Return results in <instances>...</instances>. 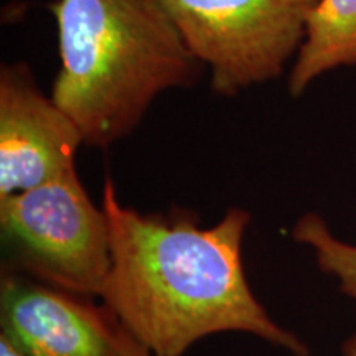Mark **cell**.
Here are the masks:
<instances>
[{
    "mask_svg": "<svg viewBox=\"0 0 356 356\" xmlns=\"http://www.w3.org/2000/svg\"><path fill=\"white\" fill-rule=\"evenodd\" d=\"M343 356H356V333L343 345Z\"/></svg>",
    "mask_w": 356,
    "mask_h": 356,
    "instance_id": "obj_10",
    "label": "cell"
},
{
    "mask_svg": "<svg viewBox=\"0 0 356 356\" xmlns=\"http://www.w3.org/2000/svg\"><path fill=\"white\" fill-rule=\"evenodd\" d=\"M0 356H29L26 351L17 345L6 333H0Z\"/></svg>",
    "mask_w": 356,
    "mask_h": 356,
    "instance_id": "obj_9",
    "label": "cell"
},
{
    "mask_svg": "<svg viewBox=\"0 0 356 356\" xmlns=\"http://www.w3.org/2000/svg\"><path fill=\"white\" fill-rule=\"evenodd\" d=\"M2 332L29 356H154L102 302L7 270Z\"/></svg>",
    "mask_w": 356,
    "mask_h": 356,
    "instance_id": "obj_5",
    "label": "cell"
},
{
    "mask_svg": "<svg viewBox=\"0 0 356 356\" xmlns=\"http://www.w3.org/2000/svg\"><path fill=\"white\" fill-rule=\"evenodd\" d=\"M318 0H162L220 96L273 81L297 56Z\"/></svg>",
    "mask_w": 356,
    "mask_h": 356,
    "instance_id": "obj_4",
    "label": "cell"
},
{
    "mask_svg": "<svg viewBox=\"0 0 356 356\" xmlns=\"http://www.w3.org/2000/svg\"><path fill=\"white\" fill-rule=\"evenodd\" d=\"M60 71L51 97L84 144L108 147L139 126L157 96L197 83L202 65L162 0H56Z\"/></svg>",
    "mask_w": 356,
    "mask_h": 356,
    "instance_id": "obj_2",
    "label": "cell"
},
{
    "mask_svg": "<svg viewBox=\"0 0 356 356\" xmlns=\"http://www.w3.org/2000/svg\"><path fill=\"white\" fill-rule=\"evenodd\" d=\"M356 66V0H318L289 74V92L300 96L323 73Z\"/></svg>",
    "mask_w": 356,
    "mask_h": 356,
    "instance_id": "obj_7",
    "label": "cell"
},
{
    "mask_svg": "<svg viewBox=\"0 0 356 356\" xmlns=\"http://www.w3.org/2000/svg\"><path fill=\"white\" fill-rule=\"evenodd\" d=\"M84 144L76 122L44 96L25 63L0 70V198L74 170Z\"/></svg>",
    "mask_w": 356,
    "mask_h": 356,
    "instance_id": "obj_6",
    "label": "cell"
},
{
    "mask_svg": "<svg viewBox=\"0 0 356 356\" xmlns=\"http://www.w3.org/2000/svg\"><path fill=\"white\" fill-rule=\"evenodd\" d=\"M292 238L314 249L320 269L340 284V291L356 299V246L333 236L322 216L307 213L296 222Z\"/></svg>",
    "mask_w": 356,
    "mask_h": 356,
    "instance_id": "obj_8",
    "label": "cell"
},
{
    "mask_svg": "<svg viewBox=\"0 0 356 356\" xmlns=\"http://www.w3.org/2000/svg\"><path fill=\"white\" fill-rule=\"evenodd\" d=\"M0 228L15 264L7 270L78 296H102L111 270L109 220L89 198L76 168L0 198Z\"/></svg>",
    "mask_w": 356,
    "mask_h": 356,
    "instance_id": "obj_3",
    "label": "cell"
},
{
    "mask_svg": "<svg viewBox=\"0 0 356 356\" xmlns=\"http://www.w3.org/2000/svg\"><path fill=\"white\" fill-rule=\"evenodd\" d=\"M111 270L101 299L154 356H181L200 338L244 332L296 356L309 348L274 322L249 287L241 248L249 213L200 228L191 211L142 215L106 180Z\"/></svg>",
    "mask_w": 356,
    "mask_h": 356,
    "instance_id": "obj_1",
    "label": "cell"
}]
</instances>
